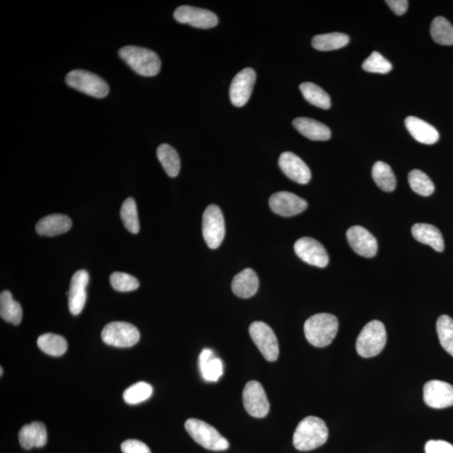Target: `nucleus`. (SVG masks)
Instances as JSON below:
<instances>
[{"label": "nucleus", "mask_w": 453, "mask_h": 453, "mask_svg": "<svg viewBox=\"0 0 453 453\" xmlns=\"http://www.w3.org/2000/svg\"><path fill=\"white\" fill-rule=\"evenodd\" d=\"M327 438L325 422L318 417H309L298 424L293 436V445L299 451H311L322 446Z\"/></svg>", "instance_id": "f257e3e1"}, {"label": "nucleus", "mask_w": 453, "mask_h": 453, "mask_svg": "<svg viewBox=\"0 0 453 453\" xmlns=\"http://www.w3.org/2000/svg\"><path fill=\"white\" fill-rule=\"evenodd\" d=\"M339 327V320L334 315L318 313L311 315L304 324L306 339L314 347H327L335 339Z\"/></svg>", "instance_id": "f03ea898"}, {"label": "nucleus", "mask_w": 453, "mask_h": 453, "mask_svg": "<svg viewBox=\"0 0 453 453\" xmlns=\"http://www.w3.org/2000/svg\"><path fill=\"white\" fill-rule=\"evenodd\" d=\"M119 55L137 74L143 77L156 76L160 73L161 61L155 52L147 48L127 45L119 51Z\"/></svg>", "instance_id": "7ed1b4c3"}, {"label": "nucleus", "mask_w": 453, "mask_h": 453, "mask_svg": "<svg viewBox=\"0 0 453 453\" xmlns=\"http://www.w3.org/2000/svg\"><path fill=\"white\" fill-rule=\"evenodd\" d=\"M387 342V334L383 323L373 320L366 324L356 341V350L363 357L380 355Z\"/></svg>", "instance_id": "20e7f679"}, {"label": "nucleus", "mask_w": 453, "mask_h": 453, "mask_svg": "<svg viewBox=\"0 0 453 453\" xmlns=\"http://www.w3.org/2000/svg\"><path fill=\"white\" fill-rule=\"evenodd\" d=\"M186 431L195 442L211 451H225L230 447L224 438L214 427L198 419H188L185 423Z\"/></svg>", "instance_id": "39448f33"}, {"label": "nucleus", "mask_w": 453, "mask_h": 453, "mask_svg": "<svg viewBox=\"0 0 453 453\" xmlns=\"http://www.w3.org/2000/svg\"><path fill=\"white\" fill-rule=\"evenodd\" d=\"M66 82L79 92L94 98H105L110 93L109 85L101 77L86 70H70L66 75Z\"/></svg>", "instance_id": "423d86ee"}, {"label": "nucleus", "mask_w": 453, "mask_h": 453, "mask_svg": "<svg viewBox=\"0 0 453 453\" xmlns=\"http://www.w3.org/2000/svg\"><path fill=\"white\" fill-rule=\"evenodd\" d=\"M202 235L210 248H218L221 245L225 236V222L218 206L209 205L203 214Z\"/></svg>", "instance_id": "0eeeda50"}, {"label": "nucleus", "mask_w": 453, "mask_h": 453, "mask_svg": "<svg viewBox=\"0 0 453 453\" xmlns=\"http://www.w3.org/2000/svg\"><path fill=\"white\" fill-rule=\"evenodd\" d=\"M101 336L106 344L117 348L135 346L140 338L139 330L132 324L124 322L107 324L103 327Z\"/></svg>", "instance_id": "6e6552de"}, {"label": "nucleus", "mask_w": 453, "mask_h": 453, "mask_svg": "<svg viewBox=\"0 0 453 453\" xmlns=\"http://www.w3.org/2000/svg\"><path fill=\"white\" fill-rule=\"evenodd\" d=\"M249 335L258 349L269 362H275L279 357V343L272 327L263 322H255L249 326Z\"/></svg>", "instance_id": "1a4fd4ad"}, {"label": "nucleus", "mask_w": 453, "mask_h": 453, "mask_svg": "<svg viewBox=\"0 0 453 453\" xmlns=\"http://www.w3.org/2000/svg\"><path fill=\"white\" fill-rule=\"evenodd\" d=\"M243 403L244 409L253 417L264 418L269 413L268 398L260 382H248L243 392Z\"/></svg>", "instance_id": "9d476101"}, {"label": "nucleus", "mask_w": 453, "mask_h": 453, "mask_svg": "<svg viewBox=\"0 0 453 453\" xmlns=\"http://www.w3.org/2000/svg\"><path fill=\"white\" fill-rule=\"evenodd\" d=\"M174 18L179 23L200 29L214 28L218 23V16L213 12L189 6L178 7L174 12Z\"/></svg>", "instance_id": "9b49d317"}, {"label": "nucleus", "mask_w": 453, "mask_h": 453, "mask_svg": "<svg viewBox=\"0 0 453 453\" xmlns=\"http://www.w3.org/2000/svg\"><path fill=\"white\" fill-rule=\"evenodd\" d=\"M295 252L300 259L311 265L324 268L329 263L326 248L318 240L309 237L299 239L294 245Z\"/></svg>", "instance_id": "f8f14e48"}, {"label": "nucleus", "mask_w": 453, "mask_h": 453, "mask_svg": "<svg viewBox=\"0 0 453 453\" xmlns=\"http://www.w3.org/2000/svg\"><path fill=\"white\" fill-rule=\"evenodd\" d=\"M423 398L431 408H447L453 406V386L445 381H428L424 385Z\"/></svg>", "instance_id": "ddd939ff"}, {"label": "nucleus", "mask_w": 453, "mask_h": 453, "mask_svg": "<svg viewBox=\"0 0 453 453\" xmlns=\"http://www.w3.org/2000/svg\"><path fill=\"white\" fill-rule=\"evenodd\" d=\"M256 80V73L252 68H244L236 75L231 82L230 101L236 107H243L251 98Z\"/></svg>", "instance_id": "4468645a"}, {"label": "nucleus", "mask_w": 453, "mask_h": 453, "mask_svg": "<svg viewBox=\"0 0 453 453\" xmlns=\"http://www.w3.org/2000/svg\"><path fill=\"white\" fill-rule=\"evenodd\" d=\"M269 205L274 213L282 217L300 214L307 207V202L297 195L289 192H278L269 198Z\"/></svg>", "instance_id": "2eb2a0df"}, {"label": "nucleus", "mask_w": 453, "mask_h": 453, "mask_svg": "<svg viewBox=\"0 0 453 453\" xmlns=\"http://www.w3.org/2000/svg\"><path fill=\"white\" fill-rule=\"evenodd\" d=\"M347 239L353 251L365 258H373L378 251V243L371 232L362 226H352L347 232Z\"/></svg>", "instance_id": "dca6fc26"}, {"label": "nucleus", "mask_w": 453, "mask_h": 453, "mask_svg": "<svg viewBox=\"0 0 453 453\" xmlns=\"http://www.w3.org/2000/svg\"><path fill=\"white\" fill-rule=\"evenodd\" d=\"M279 165L286 177L299 184H307L311 180V173L309 166L296 154L289 151L282 153L279 158Z\"/></svg>", "instance_id": "f3484780"}, {"label": "nucleus", "mask_w": 453, "mask_h": 453, "mask_svg": "<svg viewBox=\"0 0 453 453\" xmlns=\"http://www.w3.org/2000/svg\"><path fill=\"white\" fill-rule=\"evenodd\" d=\"M89 282V273L84 269L77 270L72 277L68 294V306L70 313L74 315H79L84 309L87 293L86 288Z\"/></svg>", "instance_id": "a211bd4d"}, {"label": "nucleus", "mask_w": 453, "mask_h": 453, "mask_svg": "<svg viewBox=\"0 0 453 453\" xmlns=\"http://www.w3.org/2000/svg\"><path fill=\"white\" fill-rule=\"evenodd\" d=\"M259 285V278L255 270L248 268L235 276L232 281V290L237 297L248 299L255 296Z\"/></svg>", "instance_id": "6ab92c4d"}, {"label": "nucleus", "mask_w": 453, "mask_h": 453, "mask_svg": "<svg viewBox=\"0 0 453 453\" xmlns=\"http://www.w3.org/2000/svg\"><path fill=\"white\" fill-rule=\"evenodd\" d=\"M20 446L26 450L43 447L47 443V431L43 423L32 422L24 426L19 432Z\"/></svg>", "instance_id": "aec40b11"}, {"label": "nucleus", "mask_w": 453, "mask_h": 453, "mask_svg": "<svg viewBox=\"0 0 453 453\" xmlns=\"http://www.w3.org/2000/svg\"><path fill=\"white\" fill-rule=\"evenodd\" d=\"M405 124L411 136L418 142L425 144H433L438 142V131L424 120L414 116H409L406 119Z\"/></svg>", "instance_id": "412c9836"}, {"label": "nucleus", "mask_w": 453, "mask_h": 453, "mask_svg": "<svg viewBox=\"0 0 453 453\" xmlns=\"http://www.w3.org/2000/svg\"><path fill=\"white\" fill-rule=\"evenodd\" d=\"M72 220L64 214H52L40 220L36 226L37 234L52 237L65 234L72 228Z\"/></svg>", "instance_id": "4be33fe9"}, {"label": "nucleus", "mask_w": 453, "mask_h": 453, "mask_svg": "<svg viewBox=\"0 0 453 453\" xmlns=\"http://www.w3.org/2000/svg\"><path fill=\"white\" fill-rule=\"evenodd\" d=\"M411 232L415 240L423 244L429 245L436 251L443 252L445 244L442 232L438 228L427 223H417L411 228Z\"/></svg>", "instance_id": "5701e85b"}, {"label": "nucleus", "mask_w": 453, "mask_h": 453, "mask_svg": "<svg viewBox=\"0 0 453 453\" xmlns=\"http://www.w3.org/2000/svg\"><path fill=\"white\" fill-rule=\"evenodd\" d=\"M293 126L302 135L311 140L325 141L330 140L332 136L329 128L313 119L297 118L293 121Z\"/></svg>", "instance_id": "b1692460"}, {"label": "nucleus", "mask_w": 453, "mask_h": 453, "mask_svg": "<svg viewBox=\"0 0 453 453\" xmlns=\"http://www.w3.org/2000/svg\"><path fill=\"white\" fill-rule=\"evenodd\" d=\"M213 355V351L205 348L199 357V367L203 379L209 382L218 381L223 373L221 359L214 357Z\"/></svg>", "instance_id": "393cba45"}, {"label": "nucleus", "mask_w": 453, "mask_h": 453, "mask_svg": "<svg viewBox=\"0 0 453 453\" xmlns=\"http://www.w3.org/2000/svg\"><path fill=\"white\" fill-rule=\"evenodd\" d=\"M0 315L8 322L19 325L23 317L22 307L14 300L9 290H3L0 295Z\"/></svg>", "instance_id": "a878e982"}, {"label": "nucleus", "mask_w": 453, "mask_h": 453, "mask_svg": "<svg viewBox=\"0 0 453 453\" xmlns=\"http://www.w3.org/2000/svg\"><path fill=\"white\" fill-rule=\"evenodd\" d=\"M157 157L163 166L165 172L170 177H176L180 172V157L172 147L168 144H162L157 149Z\"/></svg>", "instance_id": "bb28decb"}, {"label": "nucleus", "mask_w": 453, "mask_h": 453, "mask_svg": "<svg viewBox=\"0 0 453 453\" xmlns=\"http://www.w3.org/2000/svg\"><path fill=\"white\" fill-rule=\"evenodd\" d=\"M372 177L378 186L385 193H392L396 188V179L392 168L383 161L373 166Z\"/></svg>", "instance_id": "cd10ccee"}, {"label": "nucleus", "mask_w": 453, "mask_h": 453, "mask_svg": "<svg viewBox=\"0 0 453 453\" xmlns=\"http://www.w3.org/2000/svg\"><path fill=\"white\" fill-rule=\"evenodd\" d=\"M349 43V36L343 33L334 32L329 34L318 35L311 40L313 47L318 51H334L346 47Z\"/></svg>", "instance_id": "c85d7f7f"}, {"label": "nucleus", "mask_w": 453, "mask_h": 453, "mask_svg": "<svg viewBox=\"0 0 453 453\" xmlns=\"http://www.w3.org/2000/svg\"><path fill=\"white\" fill-rule=\"evenodd\" d=\"M300 90L306 101L314 106L322 110H329L331 107V98L322 87L313 82H303L300 85Z\"/></svg>", "instance_id": "c756f323"}, {"label": "nucleus", "mask_w": 453, "mask_h": 453, "mask_svg": "<svg viewBox=\"0 0 453 453\" xmlns=\"http://www.w3.org/2000/svg\"><path fill=\"white\" fill-rule=\"evenodd\" d=\"M37 345L41 351L54 357L64 355L68 349V343L64 336L53 334L40 335L37 340Z\"/></svg>", "instance_id": "7c9ffc66"}, {"label": "nucleus", "mask_w": 453, "mask_h": 453, "mask_svg": "<svg viewBox=\"0 0 453 453\" xmlns=\"http://www.w3.org/2000/svg\"><path fill=\"white\" fill-rule=\"evenodd\" d=\"M431 35L435 43L443 45H453V27L446 18L438 16L431 26Z\"/></svg>", "instance_id": "2f4dec72"}, {"label": "nucleus", "mask_w": 453, "mask_h": 453, "mask_svg": "<svg viewBox=\"0 0 453 453\" xmlns=\"http://www.w3.org/2000/svg\"><path fill=\"white\" fill-rule=\"evenodd\" d=\"M120 218H121L124 227L131 234H138L140 232V222L138 211H137L136 202L134 198H128L124 202L121 209H120Z\"/></svg>", "instance_id": "473e14b6"}, {"label": "nucleus", "mask_w": 453, "mask_h": 453, "mask_svg": "<svg viewBox=\"0 0 453 453\" xmlns=\"http://www.w3.org/2000/svg\"><path fill=\"white\" fill-rule=\"evenodd\" d=\"M408 181L411 189L423 197L430 196L434 193L435 186L430 177L419 170H413L408 174Z\"/></svg>", "instance_id": "72a5a7b5"}, {"label": "nucleus", "mask_w": 453, "mask_h": 453, "mask_svg": "<svg viewBox=\"0 0 453 453\" xmlns=\"http://www.w3.org/2000/svg\"><path fill=\"white\" fill-rule=\"evenodd\" d=\"M436 331L440 345L453 357V319L447 315H440L436 322Z\"/></svg>", "instance_id": "f704fd0d"}, {"label": "nucleus", "mask_w": 453, "mask_h": 453, "mask_svg": "<svg viewBox=\"0 0 453 453\" xmlns=\"http://www.w3.org/2000/svg\"><path fill=\"white\" fill-rule=\"evenodd\" d=\"M153 393L152 386L147 382H138L124 392L123 397L127 404L137 405L147 401Z\"/></svg>", "instance_id": "c9c22d12"}, {"label": "nucleus", "mask_w": 453, "mask_h": 453, "mask_svg": "<svg viewBox=\"0 0 453 453\" xmlns=\"http://www.w3.org/2000/svg\"><path fill=\"white\" fill-rule=\"evenodd\" d=\"M112 288L120 292H133L139 288L140 282L127 273L114 272L110 276Z\"/></svg>", "instance_id": "e433bc0d"}, {"label": "nucleus", "mask_w": 453, "mask_h": 453, "mask_svg": "<svg viewBox=\"0 0 453 453\" xmlns=\"http://www.w3.org/2000/svg\"><path fill=\"white\" fill-rule=\"evenodd\" d=\"M362 68H363L365 72L386 74L392 70V64L388 60H386L380 53L373 52L364 61Z\"/></svg>", "instance_id": "4c0bfd02"}, {"label": "nucleus", "mask_w": 453, "mask_h": 453, "mask_svg": "<svg viewBox=\"0 0 453 453\" xmlns=\"http://www.w3.org/2000/svg\"><path fill=\"white\" fill-rule=\"evenodd\" d=\"M426 453H453V445L443 440H428L425 446Z\"/></svg>", "instance_id": "58836bf2"}, {"label": "nucleus", "mask_w": 453, "mask_h": 453, "mask_svg": "<svg viewBox=\"0 0 453 453\" xmlns=\"http://www.w3.org/2000/svg\"><path fill=\"white\" fill-rule=\"evenodd\" d=\"M123 453H151L147 444L138 440H127L121 444Z\"/></svg>", "instance_id": "ea45409f"}, {"label": "nucleus", "mask_w": 453, "mask_h": 453, "mask_svg": "<svg viewBox=\"0 0 453 453\" xmlns=\"http://www.w3.org/2000/svg\"><path fill=\"white\" fill-rule=\"evenodd\" d=\"M394 14L401 16L408 9L409 2L407 0H387L385 1Z\"/></svg>", "instance_id": "a19ab883"}, {"label": "nucleus", "mask_w": 453, "mask_h": 453, "mask_svg": "<svg viewBox=\"0 0 453 453\" xmlns=\"http://www.w3.org/2000/svg\"><path fill=\"white\" fill-rule=\"evenodd\" d=\"M3 376V368H0V376Z\"/></svg>", "instance_id": "79ce46f5"}]
</instances>
